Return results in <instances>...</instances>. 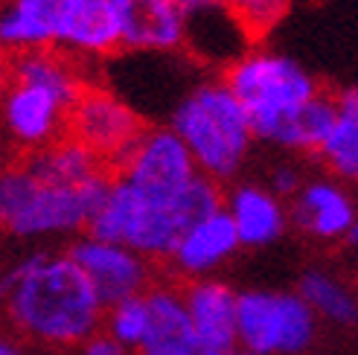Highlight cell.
Masks as SVG:
<instances>
[{"instance_id":"obj_23","label":"cell","mask_w":358,"mask_h":355,"mask_svg":"<svg viewBox=\"0 0 358 355\" xmlns=\"http://www.w3.org/2000/svg\"><path fill=\"white\" fill-rule=\"evenodd\" d=\"M300 297H303V303L315 312V317H324V321L338 324V326L355 324V314H358L355 294L350 291V286L344 280H338L329 271L303 274Z\"/></svg>"},{"instance_id":"obj_11","label":"cell","mask_w":358,"mask_h":355,"mask_svg":"<svg viewBox=\"0 0 358 355\" xmlns=\"http://www.w3.org/2000/svg\"><path fill=\"white\" fill-rule=\"evenodd\" d=\"M181 47H187L189 56L204 64L227 67L254 44L224 0H181Z\"/></svg>"},{"instance_id":"obj_29","label":"cell","mask_w":358,"mask_h":355,"mask_svg":"<svg viewBox=\"0 0 358 355\" xmlns=\"http://www.w3.org/2000/svg\"><path fill=\"white\" fill-rule=\"evenodd\" d=\"M9 166H12V161H9V149H6V143H0V175H3Z\"/></svg>"},{"instance_id":"obj_20","label":"cell","mask_w":358,"mask_h":355,"mask_svg":"<svg viewBox=\"0 0 358 355\" xmlns=\"http://www.w3.org/2000/svg\"><path fill=\"white\" fill-rule=\"evenodd\" d=\"M38 181L44 184H59V187H85L94 184L99 178L108 175V166L79 146L76 140H70L67 134L52 140L50 146L35 149L27 154V161H21Z\"/></svg>"},{"instance_id":"obj_13","label":"cell","mask_w":358,"mask_h":355,"mask_svg":"<svg viewBox=\"0 0 358 355\" xmlns=\"http://www.w3.org/2000/svg\"><path fill=\"white\" fill-rule=\"evenodd\" d=\"M120 24V47L131 52L181 50V0H111Z\"/></svg>"},{"instance_id":"obj_3","label":"cell","mask_w":358,"mask_h":355,"mask_svg":"<svg viewBox=\"0 0 358 355\" xmlns=\"http://www.w3.org/2000/svg\"><path fill=\"white\" fill-rule=\"evenodd\" d=\"M169 129L187 146L195 169L216 184L236 178L254 143L245 108L222 79L189 87L172 108Z\"/></svg>"},{"instance_id":"obj_26","label":"cell","mask_w":358,"mask_h":355,"mask_svg":"<svg viewBox=\"0 0 358 355\" xmlns=\"http://www.w3.org/2000/svg\"><path fill=\"white\" fill-rule=\"evenodd\" d=\"M73 355H125V349L120 344H114L105 332H96L87 341L76 344L73 347Z\"/></svg>"},{"instance_id":"obj_33","label":"cell","mask_w":358,"mask_h":355,"mask_svg":"<svg viewBox=\"0 0 358 355\" xmlns=\"http://www.w3.org/2000/svg\"><path fill=\"white\" fill-rule=\"evenodd\" d=\"M0 300H3V280H0Z\"/></svg>"},{"instance_id":"obj_31","label":"cell","mask_w":358,"mask_h":355,"mask_svg":"<svg viewBox=\"0 0 358 355\" xmlns=\"http://www.w3.org/2000/svg\"><path fill=\"white\" fill-rule=\"evenodd\" d=\"M224 3H227V6H230V9H236V6H239V3H242V0H224Z\"/></svg>"},{"instance_id":"obj_10","label":"cell","mask_w":358,"mask_h":355,"mask_svg":"<svg viewBox=\"0 0 358 355\" xmlns=\"http://www.w3.org/2000/svg\"><path fill=\"white\" fill-rule=\"evenodd\" d=\"M67 256L91 282L102 306H111L117 300L143 294L149 289V259H143L125 245L85 236L70 247Z\"/></svg>"},{"instance_id":"obj_12","label":"cell","mask_w":358,"mask_h":355,"mask_svg":"<svg viewBox=\"0 0 358 355\" xmlns=\"http://www.w3.org/2000/svg\"><path fill=\"white\" fill-rule=\"evenodd\" d=\"M52 50L73 61L105 59L120 47V24L111 0H62L52 27Z\"/></svg>"},{"instance_id":"obj_17","label":"cell","mask_w":358,"mask_h":355,"mask_svg":"<svg viewBox=\"0 0 358 355\" xmlns=\"http://www.w3.org/2000/svg\"><path fill=\"white\" fill-rule=\"evenodd\" d=\"M149 329L140 344V355H195V332L184 306V297L172 286H155L146 291Z\"/></svg>"},{"instance_id":"obj_1","label":"cell","mask_w":358,"mask_h":355,"mask_svg":"<svg viewBox=\"0 0 358 355\" xmlns=\"http://www.w3.org/2000/svg\"><path fill=\"white\" fill-rule=\"evenodd\" d=\"M6 317L27 341L73 349L102 332L105 306L67 254H35L3 282Z\"/></svg>"},{"instance_id":"obj_21","label":"cell","mask_w":358,"mask_h":355,"mask_svg":"<svg viewBox=\"0 0 358 355\" xmlns=\"http://www.w3.org/2000/svg\"><path fill=\"white\" fill-rule=\"evenodd\" d=\"M335 122L327 131L324 143L317 146V154L338 178L358 175V91L344 87L335 94Z\"/></svg>"},{"instance_id":"obj_28","label":"cell","mask_w":358,"mask_h":355,"mask_svg":"<svg viewBox=\"0 0 358 355\" xmlns=\"http://www.w3.org/2000/svg\"><path fill=\"white\" fill-rule=\"evenodd\" d=\"M6 85H9V56H3V52H0V96H3Z\"/></svg>"},{"instance_id":"obj_15","label":"cell","mask_w":358,"mask_h":355,"mask_svg":"<svg viewBox=\"0 0 358 355\" xmlns=\"http://www.w3.org/2000/svg\"><path fill=\"white\" fill-rule=\"evenodd\" d=\"M236 247H239V236L234 230V222H230L224 207H219L184 230L181 239L175 242L169 259L172 268L181 277L204 280L216 274L236 254Z\"/></svg>"},{"instance_id":"obj_32","label":"cell","mask_w":358,"mask_h":355,"mask_svg":"<svg viewBox=\"0 0 358 355\" xmlns=\"http://www.w3.org/2000/svg\"><path fill=\"white\" fill-rule=\"evenodd\" d=\"M234 355H254V352H245V349H242V352H239V349H236V352H234Z\"/></svg>"},{"instance_id":"obj_19","label":"cell","mask_w":358,"mask_h":355,"mask_svg":"<svg viewBox=\"0 0 358 355\" xmlns=\"http://www.w3.org/2000/svg\"><path fill=\"white\" fill-rule=\"evenodd\" d=\"M62 0H0V52H17L52 47V27Z\"/></svg>"},{"instance_id":"obj_24","label":"cell","mask_w":358,"mask_h":355,"mask_svg":"<svg viewBox=\"0 0 358 355\" xmlns=\"http://www.w3.org/2000/svg\"><path fill=\"white\" fill-rule=\"evenodd\" d=\"M102 326H105V335H108L114 344H120L125 352L140 349L143 338H146V329H149L146 291L134 294V297H125V300H117V303H111V306H105Z\"/></svg>"},{"instance_id":"obj_27","label":"cell","mask_w":358,"mask_h":355,"mask_svg":"<svg viewBox=\"0 0 358 355\" xmlns=\"http://www.w3.org/2000/svg\"><path fill=\"white\" fill-rule=\"evenodd\" d=\"M303 187V178L294 166H280L271 175V192L274 195H294Z\"/></svg>"},{"instance_id":"obj_6","label":"cell","mask_w":358,"mask_h":355,"mask_svg":"<svg viewBox=\"0 0 358 355\" xmlns=\"http://www.w3.org/2000/svg\"><path fill=\"white\" fill-rule=\"evenodd\" d=\"M317 317L300 294L245 291L236 297V344L254 355H300L315 344Z\"/></svg>"},{"instance_id":"obj_14","label":"cell","mask_w":358,"mask_h":355,"mask_svg":"<svg viewBox=\"0 0 358 355\" xmlns=\"http://www.w3.org/2000/svg\"><path fill=\"white\" fill-rule=\"evenodd\" d=\"M199 349L236 352V289L222 280H192L181 291Z\"/></svg>"},{"instance_id":"obj_4","label":"cell","mask_w":358,"mask_h":355,"mask_svg":"<svg viewBox=\"0 0 358 355\" xmlns=\"http://www.w3.org/2000/svg\"><path fill=\"white\" fill-rule=\"evenodd\" d=\"M222 82L245 108L254 140L265 143H277L285 119L320 91L300 61L265 47L245 50L234 64L224 67Z\"/></svg>"},{"instance_id":"obj_30","label":"cell","mask_w":358,"mask_h":355,"mask_svg":"<svg viewBox=\"0 0 358 355\" xmlns=\"http://www.w3.org/2000/svg\"><path fill=\"white\" fill-rule=\"evenodd\" d=\"M195 355H234V352H213V349H199Z\"/></svg>"},{"instance_id":"obj_22","label":"cell","mask_w":358,"mask_h":355,"mask_svg":"<svg viewBox=\"0 0 358 355\" xmlns=\"http://www.w3.org/2000/svg\"><path fill=\"white\" fill-rule=\"evenodd\" d=\"M335 111H338L335 94L317 91L309 102H303L300 108L285 119V126H282L274 146L317 152V146L324 143L327 131L332 129V122H335Z\"/></svg>"},{"instance_id":"obj_18","label":"cell","mask_w":358,"mask_h":355,"mask_svg":"<svg viewBox=\"0 0 358 355\" xmlns=\"http://www.w3.org/2000/svg\"><path fill=\"white\" fill-rule=\"evenodd\" d=\"M224 212L234 222V230L239 236V245L248 247H265L282 236L289 216L280 198L257 184H242L227 195V204H222Z\"/></svg>"},{"instance_id":"obj_25","label":"cell","mask_w":358,"mask_h":355,"mask_svg":"<svg viewBox=\"0 0 358 355\" xmlns=\"http://www.w3.org/2000/svg\"><path fill=\"white\" fill-rule=\"evenodd\" d=\"M234 12L250 35V41H257L268 29H274L277 21H282V15L289 12V0H242Z\"/></svg>"},{"instance_id":"obj_2","label":"cell","mask_w":358,"mask_h":355,"mask_svg":"<svg viewBox=\"0 0 358 355\" xmlns=\"http://www.w3.org/2000/svg\"><path fill=\"white\" fill-rule=\"evenodd\" d=\"M219 207V184L204 175H195L175 198H149L122 178H111L99 207L87 219V236L125 245L149 262L169 259L184 230Z\"/></svg>"},{"instance_id":"obj_5","label":"cell","mask_w":358,"mask_h":355,"mask_svg":"<svg viewBox=\"0 0 358 355\" xmlns=\"http://www.w3.org/2000/svg\"><path fill=\"white\" fill-rule=\"evenodd\" d=\"M108 184L111 175L85 187L44 184L24 164H12L0 175V227L21 239L73 233L87 227Z\"/></svg>"},{"instance_id":"obj_16","label":"cell","mask_w":358,"mask_h":355,"mask_svg":"<svg viewBox=\"0 0 358 355\" xmlns=\"http://www.w3.org/2000/svg\"><path fill=\"white\" fill-rule=\"evenodd\" d=\"M292 216L297 227L317 239H347L355 230V204L350 192L335 181H309L294 192Z\"/></svg>"},{"instance_id":"obj_9","label":"cell","mask_w":358,"mask_h":355,"mask_svg":"<svg viewBox=\"0 0 358 355\" xmlns=\"http://www.w3.org/2000/svg\"><path fill=\"white\" fill-rule=\"evenodd\" d=\"M70 105L73 102H67L38 82L9 79L3 96H0V126L12 146L29 154L64 137Z\"/></svg>"},{"instance_id":"obj_7","label":"cell","mask_w":358,"mask_h":355,"mask_svg":"<svg viewBox=\"0 0 358 355\" xmlns=\"http://www.w3.org/2000/svg\"><path fill=\"white\" fill-rule=\"evenodd\" d=\"M143 117L120 94L85 85L67 111V137L85 146L105 166H117L143 134Z\"/></svg>"},{"instance_id":"obj_8","label":"cell","mask_w":358,"mask_h":355,"mask_svg":"<svg viewBox=\"0 0 358 355\" xmlns=\"http://www.w3.org/2000/svg\"><path fill=\"white\" fill-rule=\"evenodd\" d=\"M114 169L120 172L117 178L149 198H175L195 175H201L187 146L169 126L143 129L134 146Z\"/></svg>"}]
</instances>
